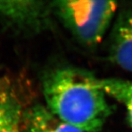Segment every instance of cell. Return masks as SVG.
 <instances>
[{
	"instance_id": "obj_1",
	"label": "cell",
	"mask_w": 132,
	"mask_h": 132,
	"mask_svg": "<svg viewBox=\"0 0 132 132\" xmlns=\"http://www.w3.org/2000/svg\"><path fill=\"white\" fill-rule=\"evenodd\" d=\"M42 87L48 109L85 132L100 131L112 113L100 79L81 68L62 66L47 71Z\"/></svg>"
},
{
	"instance_id": "obj_8",
	"label": "cell",
	"mask_w": 132,
	"mask_h": 132,
	"mask_svg": "<svg viewBox=\"0 0 132 132\" xmlns=\"http://www.w3.org/2000/svg\"><path fill=\"white\" fill-rule=\"evenodd\" d=\"M2 89V85H1V83H0V92H1Z\"/></svg>"
},
{
	"instance_id": "obj_3",
	"label": "cell",
	"mask_w": 132,
	"mask_h": 132,
	"mask_svg": "<svg viewBox=\"0 0 132 132\" xmlns=\"http://www.w3.org/2000/svg\"><path fill=\"white\" fill-rule=\"evenodd\" d=\"M52 5L40 1H0V19L16 31L37 32L48 24Z\"/></svg>"
},
{
	"instance_id": "obj_7",
	"label": "cell",
	"mask_w": 132,
	"mask_h": 132,
	"mask_svg": "<svg viewBox=\"0 0 132 132\" xmlns=\"http://www.w3.org/2000/svg\"><path fill=\"white\" fill-rule=\"evenodd\" d=\"M100 84L108 97L124 106L132 128V80L106 78L100 79Z\"/></svg>"
},
{
	"instance_id": "obj_6",
	"label": "cell",
	"mask_w": 132,
	"mask_h": 132,
	"mask_svg": "<svg viewBox=\"0 0 132 132\" xmlns=\"http://www.w3.org/2000/svg\"><path fill=\"white\" fill-rule=\"evenodd\" d=\"M24 111L18 96L9 88L0 92V132H21Z\"/></svg>"
},
{
	"instance_id": "obj_4",
	"label": "cell",
	"mask_w": 132,
	"mask_h": 132,
	"mask_svg": "<svg viewBox=\"0 0 132 132\" xmlns=\"http://www.w3.org/2000/svg\"><path fill=\"white\" fill-rule=\"evenodd\" d=\"M109 58L123 70L132 73V9L121 10L112 28Z\"/></svg>"
},
{
	"instance_id": "obj_5",
	"label": "cell",
	"mask_w": 132,
	"mask_h": 132,
	"mask_svg": "<svg viewBox=\"0 0 132 132\" xmlns=\"http://www.w3.org/2000/svg\"><path fill=\"white\" fill-rule=\"evenodd\" d=\"M21 126L26 132H85L61 120L42 105H35L24 111Z\"/></svg>"
},
{
	"instance_id": "obj_2",
	"label": "cell",
	"mask_w": 132,
	"mask_h": 132,
	"mask_svg": "<svg viewBox=\"0 0 132 132\" xmlns=\"http://www.w3.org/2000/svg\"><path fill=\"white\" fill-rule=\"evenodd\" d=\"M52 10L82 45L95 47L103 40L118 3L112 1L63 0L52 3Z\"/></svg>"
}]
</instances>
